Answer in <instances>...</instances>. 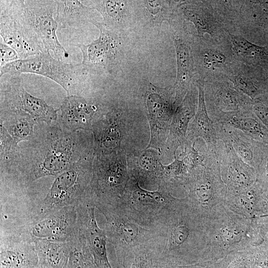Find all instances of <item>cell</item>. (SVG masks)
I'll use <instances>...</instances> for the list:
<instances>
[{"instance_id":"ac0fdd59","label":"cell","mask_w":268,"mask_h":268,"mask_svg":"<svg viewBox=\"0 0 268 268\" xmlns=\"http://www.w3.org/2000/svg\"><path fill=\"white\" fill-rule=\"evenodd\" d=\"M56 20L60 29L78 28L91 19L92 8L78 0H56Z\"/></svg>"},{"instance_id":"60d3db41","label":"cell","mask_w":268,"mask_h":268,"mask_svg":"<svg viewBox=\"0 0 268 268\" xmlns=\"http://www.w3.org/2000/svg\"><path fill=\"white\" fill-rule=\"evenodd\" d=\"M259 268H260V267H259Z\"/></svg>"},{"instance_id":"cb8c5ba5","label":"cell","mask_w":268,"mask_h":268,"mask_svg":"<svg viewBox=\"0 0 268 268\" xmlns=\"http://www.w3.org/2000/svg\"><path fill=\"white\" fill-rule=\"evenodd\" d=\"M67 242L70 245V253L67 268H96L77 227Z\"/></svg>"},{"instance_id":"d6a6232c","label":"cell","mask_w":268,"mask_h":268,"mask_svg":"<svg viewBox=\"0 0 268 268\" xmlns=\"http://www.w3.org/2000/svg\"><path fill=\"white\" fill-rule=\"evenodd\" d=\"M252 109L257 118L268 128V105L261 101H256Z\"/></svg>"},{"instance_id":"f1b7e54d","label":"cell","mask_w":268,"mask_h":268,"mask_svg":"<svg viewBox=\"0 0 268 268\" xmlns=\"http://www.w3.org/2000/svg\"><path fill=\"white\" fill-rule=\"evenodd\" d=\"M233 82L237 90L252 99L259 94L258 87L249 78L245 76L239 75L234 78Z\"/></svg>"},{"instance_id":"6da1fadb","label":"cell","mask_w":268,"mask_h":268,"mask_svg":"<svg viewBox=\"0 0 268 268\" xmlns=\"http://www.w3.org/2000/svg\"><path fill=\"white\" fill-rule=\"evenodd\" d=\"M22 147L12 176L24 185L43 177L57 176L86 157L81 134L58 122L38 123L33 137Z\"/></svg>"},{"instance_id":"4fadbf2b","label":"cell","mask_w":268,"mask_h":268,"mask_svg":"<svg viewBox=\"0 0 268 268\" xmlns=\"http://www.w3.org/2000/svg\"><path fill=\"white\" fill-rule=\"evenodd\" d=\"M94 24L100 31L99 38L91 43L75 45L82 54V65L89 70H106L110 67L116 54L117 44L115 37L110 30L100 23Z\"/></svg>"},{"instance_id":"7402d4cb","label":"cell","mask_w":268,"mask_h":268,"mask_svg":"<svg viewBox=\"0 0 268 268\" xmlns=\"http://www.w3.org/2000/svg\"><path fill=\"white\" fill-rule=\"evenodd\" d=\"M220 124L236 129L257 141L268 143V130L252 111L232 114Z\"/></svg>"},{"instance_id":"5bb4252c","label":"cell","mask_w":268,"mask_h":268,"mask_svg":"<svg viewBox=\"0 0 268 268\" xmlns=\"http://www.w3.org/2000/svg\"><path fill=\"white\" fill-rule=\"evenodd\" d=\"M208 96L210 107L207 110L214 123H221L234 114L251 111L249 100L244 94L227 84L212 86Z\"/></svg>"},{"instance_id":"5b68a950","label":"cell","mask_w":268,"mask_h":268,"mask_svg":"<svg viewBox=\"0 0 268 268\" xmlns=\"http://www.w3.org/2000/svg\"><path fill=\"white\" fill-rule=\"evenodd\" d=\"M190 177L192 205L206 219L214 208L223 203L227 192L217 153H211L204 165L193 169Z\"/></svg>"},{"instance_id":"277c9868","label":"cell","mask_w":268,"mask_h":268,"mask_svg":"<svg viewBox=\"0 0 268 268\" xmlns=\"http://www.w3.org/2000/svg\"><path fill=\"white\" fill-rule=\"evenodd\" d=\"M0 1V35L3 42L17 52L19 59L46 50L28 23L24 11V0Z\"/></svg>"},{"instance_id":"f546056e","label":"cell","mask_w":268,"mask_h":268,"mask_svg":"<svg viewBox=\"0 0 268 268\" xmlns=\"http://www.w3.org/2000/svg\"><path fill=\"white\" fill-rule=\"evenodd\" d=\"M226 57L221 52L215 50H208L203 55L204 66L213 69L221 67L225 62Z\"/></svg>"},{"instance_id":"484cf974","label":"cell","mask_w":268,"mask_h":268,"mask_svg":"<svg viewBox=\"0 0 268 268\" xmlns=\"http://www.w3.org/2000/svg\"><path fill=\"white\" fill-rule=\"evenodd\" d=\"M230 38L235 52L243 58H250L264 50V48L256 45L240 35H230Z\"/></svg>"},{"instance_id":"ffe728a7","label":"cell","mask_w":268,"mask_h":268,"mask_svg":"<svg viewBox=\"0 0 268 268\" xmlns=\"http://www.w3.org/2000/svg\"><path fill=\"white\" fill-rule=\"evenodd\" d=\"M224 125L236 153L256 171L260 161L265 143L255 140L236 129Z\"/></svg>"},{"instance_id":"9a60e30c","label":"cell","mask_w":268,"mask_h":268,"mask_svg":"<svg viewBox=\"0 0 268 268\" xmlns=\"http://www.w3.org/2000/svg\"><path fill=\"white\" fill-rule=\"evenodd\" d=\"M58 123L72 132L87 130L96 111L95 106L79 95L67 96L59 109Z\"/></svg>"},{"instance_id":"e575fe53","label":"cell","mask_w":268,"mask_h":268,"mask_svg":"<svg viewBox=\"0 0 268 268\" xmlns=\"http://www.w3.org/2000/svg\"><path fill=\"white\" fill-rule=\"evenodd\" d=\"M253 219L261 233L265 237L268 235V215L255 217Z\"/></svg>"},{"instance_id":"d590c367","label":"cell","mask_w":268,"mask_h":268,"mask_svg":"<svg viewBox=\"0 0 268 268\" xmlns=\"http://www.w3.org/2000/svg\"><path fill=\"white\" fill-rule=\"evenodd\" d=\"M124 236L127 241H132L137 234V228L131 224H125L122 226Z\"/></svg>"},{"instance_id":"d6986e66","label":"cell","mask_w":268,"mask_h":268,"mask_svg":"<svg viewBox=\"0 0 268 268\" xmlns=\"http://www.w3.org/2000/svg\"><path fill=\"white\" fill-rule=\"evenodd\" d=\"M39 259V265L47 268H67L70 245L66 242L32 239Z\"/></svg>"},{"instance_id":"9c48e42d","label":"cell","mask_w":268,"mask_h":268,"mask_svg":"<svg viewBox=\"0 0 268 268\" xmlns=\"http://www.w3.org/2000/svg\"><path fill=\"white\" fill-rule=\"evenodd\" d=\"M216 153L222 179L228 192H238L256 183V171L236 153L228 134L218 140Z\"/></svg>"},{"instance_id":"e0dca14e","label":"cell","mask_w":268,"mask_h":268,"mask_svg":"<svg viewBox=\"0 0 268 268\" xmlns=\"http://www.w3.org/2000/svg\"><path fill=\"white\" fill-rule=\"evenodd\" d=\"M38 123L25 112L0 108V124L17 144L28 141L33 137Z\"/></svg>"},{"instance_id":"3957f363","label":"cell","mask_w":268,"mask_h":268,"mask_svg":"<svg viewBox=\"0 0 268 268\" xmlns=\"http://www.w3.org/2000/svg\"><path fill=\"white\" fill-rule=\"evenodd\" d=\"M87 72L81 63L73 64L54 58L47 50L0 67V77L7 73L13 75L30 73L49 78L61 86L67 96L79 95Z\"/></svg>"},{"instance_id":"7c38bea8","label":"cell","mask_w":268,"mask_h":268,"mask_svg":"<svg viewBox=\"0 0 268 268\" xmlns=\"http://www.w3.org/2000/svg\"><path fill=\"white\" fill-rule=\"evenodd\" d=\"M39 259L34 242L26 233L1 234L0 268H37Z\"/></svg>"},{"instance_id":"1f68e13d","label":"cell","mask_w":268,"mask_h":268,"mask_svg":"<svg viewBox=\"0 0 268 268\" xmlns=\"http://www.w3.org/2000/svg\"><path fill=\"white\" fill-rule=\"evenodd\" d=\"M133 197L135 201L141 203L158 202L161 200L159 194L143 191L138 188L134 193Z\"/></svg>"},{"instance_id":"8992f818","label":"cell","mask_w":268,"mask_h":268,"mask_svg":"<svg viewBox=\"0 0 268 268\" xmlns=\"http://www.w3.org/2000/svg\"><path fill=\"white\" fill-rule=\"evenodd\" d=\"M83 158L55 178L34 219L45 217L63 207L79 204L88 181V168Z\"/></svg>"},{"instance_id":"30bf717a","label":"cell","mask_w":268,"mask_h":268,"mask_svg":"<svg viewBox=\"0 0 268 268\" xmlns=\"http://www.w3.org/2000/svg\"><path fill=\"white\" fill-rule=\"evenodd\" d=\"M77 220L76 206L70 205L45 217L33 219L21 230L28 234L32 239L66 242L75 230Z\"/></svg>"},{"instance_id":"74e56055","label":"cell","mask_w":268,"mask_h":268,"mask_svg":"<svg viewBox=\"0 0 268 268\" xmlns=\"http://www.w3.org/2000/svg\"><path fill=\"white\" fill-rule=\"evenodd\" d=\"M131 268H142L141 266L138 263H134Z\"/></svg>"},{"instance_id":"83f0119b","label":"cell","mask_w":268,"mask_h":268,"mask_svg":"<svg viewBox=\"0 0 268 268\" xmlns=\"http://www.w3.org/2000/svg\"><path fill=\"white\" fill-rule=\"evenodd\" d=\"M256 174V182L259 185L263 192H268V143L264 144Z\"/></svg>"},{"instance_id":"52a82bcc","label":"cell","mask_w":268,"mask_h":268,"mask_svg":"<svg viewBox=\"0 0 268 268\" xmlns=\"http://www.w3.org/2000/svg\"><path fill=\"white\" fill-rule=\"evenodd\" d=\"M0 85V108L25 112L38 123L50 124L57 121L59 109L55 110L44 100L29 93L24 87L20 75H11Z\"/></svg>"},{"instance_id":"f35d334b","label":"cell","mask_w":268,"mask_h":268,"mask_svg":"<svg viewBox=\"0 0 268 268\" xmlns=\"http://www.w3.org/2000/svg\"><path fill=\"white\" fill-rule=\"evenodd\" d=\"M264 243L266 245V246L268 248V235L265 236Z\"/></svg>"},{"instance_id":"4316f807","label":"cell","mask_w":268,"mask_h":268,"mask_svg":"<svg viewBox=\"0 0 268 268\" xmlns=\"http://www.w3.org/2000/svg\"><path fill=\"white\" fill-rule=\"evenodd\" d=\"M187 14L195 24L199 34L203 36L205 34L211 35L213 30L210 20L206 13L202 10L194 9L188 11Z\"/></svg>"},{"instance_id":"ab89813d","label":"cell","mask_w":268,"mask_h":268,"mask_svg":"<svg viewBox=\"0 0 268 268\" xmlns=\"http://www.w3.org/2000/svg\"><path fill=\"white\" fill-rule=\"evenodd\" d=\"M37 268H47L40 266V265H38Z\"/></svg>"},{"instance_id":"836d02e7","label":"cell","mask_w":268,"mask_h":268,"mask_svg":"<svg viewBox=\"0 0 268 268\" xmlns=\"http://www.w3.org/2000/svg\"><path fill=\"white\" fill-rule=\"evenodd\" d=\"M268 215V192H263L256 206L255 217Z\"/></svg>"},{"instance_id":"8fae6325","label":"cell","mask_w":268,"mask_h":268,"mask_svg":"<svg viewBox=\"0 0 268 268\" xmlns=\"http://www.w3.org/2000/svg\"><path fill=\"white\" fill-rule=\"evenodd\" d=\"M76 227L94 261L96 268H112L107 255L106 232L98 226L95 217V206L84 200L76 206Z\"/></svg>"},{"instance_id":"603a6c76","label":"cell","mask_w":268,"mask_h":268,"mask_svg":"<svg viewBox=\"0 0 268 268\" xmlns=\"http://www.w3.org/2000/svg\"><path fill=\"white\" fill-rule=\"evenodd\" d=\"M0 173L1 176H12L20 157V147L0 124Z\"/></svg>"},{"instance_id":"d4e9b609","label":"cell","mask_w":268,"mask_h":268,"mask_svg":"<svg viewBox=\"0 0 268 268\" xmlns=\"http://www.w3.org/2000/svg\"><path fill=\"white\" fill-rule=\"evenodd\" d=\"M177 63V81L184 89L188 83L191 70V61L188 45L180 39L175 40Z\"/></svg>"},{"instance_id":"2e32d148","label":"cell","mask_w":268,"mask_h":268,"mask_svg":"<svg viewBox=\"0 0 268 268\" xmlns=\"http://www.w3.org/2000/svg\"><path fill=\"white\" fill-rule=\"evenodd\" d=\"M199 105L195 118L192 122L189 135L191 138L201 137L206 143L209 151L216 153L218 140L215 123L210 119L206 108L202 82L198 84Z\"/></svg>"},{"instance_id":"4dcf8cb0","label":"cell","mask_w":268,"mask_h":268,"mask_svg":"<svg viewBox=\"0 0 268 268\" xmlns=\"http://www.w3.org/2000/svg\"><path fill=\"white\" fill-rule=\"evenodd\" d=\"M19 60L17 52L11 47L1 42L0 44V67Z\"/></svg>"},{"instance_id":"ba28073f","label":"cell","mask_w":268,"mask_h":268,"mask_svg":"<svg viewBox=\"0 0 268 268\" xmlns=\"http://www.w3.org/2000/svg\"><path fill=\"white\" fill-rule=\"evenodd\" d=\"M24 11L28 23L43 44L46 50L52 51L56 59L63 61L68 53L59 41L58 24L54 18L57 4L53 0H25Z\"/></svg>"},{"instance_id":"7a4b0ae2","label":"cell","mask_w":268,"mask_h":268,"mask_svg":"<svg viewBox=\"0 0 268 268\" xmlns=\"http://www.w3.org/2000/svg\"><path fill=\"white\" fill-rule=\"evenodd\" d=\"M208 247L205 259L218 258L247 250L263 243L265 237L253 218L237 213L219 205L206 219Z\"/></svg>"},{"instance_id":"8d00e7d4","label":"cell","mask_w":268,"mask_h":268,"mask_svg":"<svg viewBox=\"0 0 268 268\" xmlns=\"http://www.w3.org/2000/svg\"><path fill=\"white\" fill-rule=\"evenodd\" d=\"M181 268H207L205 266L203 267V266H197L185 267Z\"/></svg>"},{"instance_id":"44dd1931","label":"cell","mask_w":268,"mask_h":268,"mask_svg":"<svg viewBox=\"0 0 268 268\" xmlns=\"http://www.w3.org/2000/svg\"><path fill=\"white\" fill-rule=\"evenodd\" d=\"M263 191L256 182L238 192L227 191L223 204L232 211L249 218L255 217L256 206Z\"/></svg>"}]
</instances>
